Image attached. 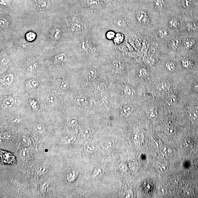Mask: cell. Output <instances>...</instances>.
I'll list each match as a JSON object with an SVG mask.
<instances>
[{"label": "cell", "mask_w": 198, "mask_h": 198, "mask_svg": "<svg viewBox=\"0 0 198 198\" xmlns=\"http://www.w3.org/2000/svg\"><path fill=\"white\" fill-rule=\"evenodd\" d=\"M41 21L24 14L18 18L10 40L5 44L9 53L42 52Z\"/></svg>", "instance_id": "obj_1"}, {"label": "cell", "mask_w": 198, "mask_h": 198, "mask_svg": "<svg viewBox=\"0 0 198 198\" xmlns=\"http://www.w3.org/2000/svg\"><path fill=\"white\" fill-rule=\"evenodd\" d=\"M41 23L42 52H50L69 45L71 39L59 12L42 20Z\"/></svg>", "instance_id": "obj_2"}, {"label": "cell", "mask_w": 198, "mask_h": 198, "mask_svg": "<svg viewBox=\"0 0 198 198\" xmlns=\"http://www.w3.org/2000/svg\"><path fill=\"white\" fill-rule=\"evenodd\" d=\"M59 13L66 23L71 40L84 35L85 24L83 16L75 12L60 10Z\"/></svg>", "instance_id": "obj_3"}, {"label": "cell", "mask_w": 198, "mask_h": 198, "mask_svg": "<svg viewBox=\"0 0 198 198\" xmlns=\"http://www.w3.org/2000/svg\"><path fill=\"white\" fill-rule=\"evenodd\" d=\"M0 13V45H2L10 40L20 17L6 12Z\"/></svg>", "instance_id": "obj_4"}, {"label": "cell", "mask_w": 198, "mask_h": 198, "mask_svg": "<svg viewBox=\"0 0 198 198\" xmlns=\"http://www.w3.org/2000/svg\"><path fill=\"white\" fill-rule=\"evenodd\" d=\"M25 66L27 70L29 72H35L38 69V61L35 57H30L26 62Z\"/></svg>", "instance_id": "obj_5"}, {"label": "cell", "mask_w": 198, "mask_h": 198, "mask_svg": "<svg viewBox=\"0 0 198 198\" xmlns=\"http://www.w3.org/2000/svg\"><path fill=\"white\" fill-rule=\"evenodd\" d=\"M137 21L142 25H145L148 22L149 16L145 11L141 10L138 12L136 15Z\"/></svg>", "instance_id": "obj_6"}, {"label": "cell", "mask_w": 198, "mask_h": 198, "mask_svg": "<svg viewBox=\"0 0 198 198\" xmlns=\"http://www.w3.org/2000/svg\"><path fill=\"white\" fill-rule=\"evenodd\" d=\"M113 22L118 27L123 29L127 27L128 25L127 20L122 17L116 18L113 20Z\"/></svg>", "instance_id": "obj_7"}, {"label": "cell", "mask_w": 198, "mask_h": 198, "mask_svg": "<svg viewBox=\"0 0 198 198\" xmlns=\"http://www.w3.org/2000/svg\"><path fill=\"white\" fill-rule=\"evenodd\" d=\"M134 109V107L130 104H127L123 107L122 109L121 113L123 116L127 117L132 113Z\"/></svg>", "instance_id": "obj_8"}, {"label": "cell", "mask_w": 198, "mask_h": 198, "mask_svg": "<svg viewBox=\"0 0 198 198\" xmlns=\"http://www.w3.org/2000/svg\"><path fill=\"white\" fill-rule=\"evenodd\" d=\"M85 78L89 81L94 80L97 76V72L96 70L93 68L88 69L85 72Z\"/></svg>", "instance_id": "obj_9"}, {"label": "cell", "mask_w": 198, "mask_h": 198, "mask_svg": "<svg viewBox=\"0 0 198 198\" xmlns=\"http://www.w3.org/2000/svg\"><path fill=\"white\" fill-rule=\"evenodd\" d=\"M171 85L169 82H162L158 84L157 87V90L160 92L168 91L170 89Z\"/></svg>", "instance_id": "obj_10"}, {"label": "cell", "mask_w": 198, "mask_h": 198, "mask_svg": "<svg viewBox=\"0 0 198 198\" xmlns=\"http://www.w3.org/2000/svg\"><path fill=\"white\" fill-rule=\"evenodd\" d=\"M180 40L178 39H171L168 42V47L172 50H177L180 46Z\"/></svg>", "instance_id": "obj_11"}, {"label": "cell", "mask_w": 198, "mask_h": 198, "mask_svg": "<svg viewBox=\"0 0 198 198\" xmlns=\"http://www.w3.org/2000/svg\"><path fill=\"white\" fill-rule=\"evenodd\" d=\"M76 137L72 135H68L63 137L61 139L62 143L65 145L71 144L75 141Z\"/></svg>", "instance_id": "obj_12"}, {"label": "cell", "mask_w": 198, "mask_h": 198, "mask_svg": "<svg viewBox=\"0 0 198 198\" xmlns=\"http://www.w3.org/2000/svg\"><path fill=\"white\" fill-rule=\"evenodd\" d=\"M146 114L147 117L151 119H155L157 116V110L154 107L148 109L146 111Z\"/></svg>", "instance_id": "obj_13"}, {"label": "cell", "mask_w": 198, "mask_h": 198, "mask_svg": "<svg viewBox=\"0 0 198 198\" xmlns=\"http://www.w3.org/2000/svg\"><path fill=\"white\" fill-rule=\"evenodd\" d=\"M169 27L172 29H177L180 26V22L176 18H172L169 21Z\"/></svg>", "instance_id": "obj_14"}, {"label": "cell", "mask_w": 198, "mask_h": 198, "mask_svg": "<svg viewBox=\"0 0 198 198\" xmlns=\"http://www.w3.org/2000/svg\"><path fill=\"white\" fill-rule=\"evenodd\" d=\"M154 5L157 10H162L165 9V4L164 0H154Z\"/></svg>", "instance_id": "obj_15"}, {"label": "cell", "mask_w": 198, "mask_h": 198, "mask_svg": "<svg viewBox=\"0 0 198 198\" xmlns=\"http://www.w3.org/2000/svg\"><path fill=\"white\" fill-rule=\"evenodd\" d=\"M78 172L76 170L72 171L67 175V180L69 182H73L78 177Z\"/></svg>", "instance_id": "obj_16"}, {"label": "cell", "mask_w": 198, "mask_h": 198, "mask_svg": "<svg viewBox=\"0 0 198 198\" xmlns=\"http://www.w3.org/2000/svg\"><path fill=\"white\" fill-rule=\"evenodd\" d=\"M76 101L78 105L81 107H84L87 105L89 102L87 99L83 96H79L76 99Z\"/></svg>", "instance_id": "obj_17"}, {"label": "cell", "mask_w": 198, "mask_h": 198, "mask_svg": "<svg viewBox=\"0 0 198 198\" xmlns=\"http://www.w3.org/2000/svg\"><path fill=\"white\" fill-rule=\"evenodd\" d=\"M20 142L22 146L24 147H28L31 145V142L30 139L28 137L24 136H21L20 138Z\"/></svg>", "instance_id": "obj_18"}, {"label": "cell", "mask_w": 198, "mask_h": 198, "mask_svg": "<svg viewBox=\"0 0 198 198\" xmlns=\"http://www.w3.org/2000/svg\"><path fill=\"white\" fill-rule=\"evenodd\" d=\"M124 39V35L122 33H116L115 39L113 40L116 44L120 45L123 42Z\"/></svg>", "instance_id": "obj_19"}, {"label": "cell", "mask_w": 198, "mask_h": 198, "mask_svg": "<svg viewBox=\"0 0 198 198\" xmlns=\"http://www.w3.org/2000/svg\"><path fill=\"white\" fill-rule=\"evenodd\" d=\"M177 102V97L173 95H170L166 98L165 102L168 105L171 106L175 105Z\"/></svg>", "instance_id": "obj_20"}, {"label": "cell", "mask_w": 198, "mask_h": 198, "mask_svg": "<svg viewBox=\"0 0 198 198\" xmlns=\"http://www.w3.org/2000/svg\"><path fill=\"white\" fill-rule=\"evenodd\" d=\"M186 27L188 32H194L198 29L197 24L193 22H188L186 25Z\"/></svg>", "instance_id": "obj_21"}, {"label": "cell", "mask_w": 198, "mask_h": 198, "mask_svg": "<svg viewBox=\"0 0 198 198\" xmlns=\"http://www.w3.org/2000/svg\"><path fill=\"white\" fill-rule=\"evenodd\" d=\"M189 117L193 123L197 122L198 121V111L196 110L191 111L189 113Z\"/></svg>", "instance_id": "obj_22"}, {"label": "cell", "mask_w": 198, "mask_h": 198, "mask_svg": "<svg viewBox=\"0 0 198 198\" xmlns=\"http://www.w3.org/2000/svg\"><path fill=\"white\" fill-rule=\"evenodd\" d=\"M196 42L195 39H188L184 41V45L186 49H190L196 43Z\"/></svg>", "instance_id": "obj_23"}, {"label": "cell", "mask_w": 198, "mask_h": 198, "mask_svg": "<svg viewBox=\"0 0 198 198\" xmlns=\"http://www.w3.org/2000/svg\"><path fill=\"white\" fill-rule=\"evenodd\" d=\"M91 131L89 128H85L82 130L79 134L80 137L82 139H86L90 135Z\"/></svg>", "instance_id": "obj_24"}, {"label": "cell", "mask_w": 198, "mask_h": 198, "mask_svg": "<svg viewBox=\"0 0 198 198\" xmlns=\"http://www.w3.org/2000/svg\"><path fill=\"white\" fill-rule=\"evenodd\" d=\"M13 74L11 73H9L6 74L4 77L3 82L6 85H9L13 81Z\"/></svg>", "instance_id": "obj_25"}, {"label": "cell", "mask_w": 198, "mask_h": 198, "mask_svg": "<svg viewBox=\"0 0 198 198\" xmlns=\"http://www.w3.org/2000/svg\"><path fill=\"white\" fill-rule=\"evenodd\" d=\"M47 102L51 105H55L57 103V99L55 96L53 94L49 95L46 98Z\"/></svg>", "instance_id": "obj_26"}, {"label": "cell", "mask_w": 198, "mask_h": 198, "mask_svg": "<svg viewBox=\"0 0 198 198\" xmlns=\"http://www.w3.org/2000/svg\"><path fill=\"white\" fill-rule=\"evenodd\" d=\"M58 86L62 90H66L69 88V85L67 82L64 80H60L58 83Z\"/></svg>", "instance_id": "obj_27"}, {"label": "cell", "mask_w": 198, "mask_h": 198, "mask_svg": "<svg viewBox=\"0 0 198 198\" xmlns=\"http://www.w3.org/2000/svg\"><path fill=\"white\" fill-rule=\"evenodd\" d=\"M160 152L163 156H168L171 153V150L169 146L165 145L161 147Z\"/></svg>", "instance_id": "obj_28"}, {"label": "cell", "mask_w": 198, "mask_h": 198, "mask_svg": "<svg viewBox=\"0 0 198 198\" xmlns=\"http://www.w3.org/2000/svg\"><path fill=\"white\" fill-rule=\"evenodd\" d=\"M35 130L40 135H43L45 132V128L44 126L41 124L37 125L35 127Z\"/></svg>", "instance_id": "obj_29"}, {"label": "cell", "mask_w": 198, "mask_h": 198, "mask_svg": "<svg viewBox=\"0 0 198 198\" xmlns=\"http://www.w3.org/2000/svg\"><path fill=\"white\" fill-rule=\"evenodd\" d=\"M28 156H29V152L27 149H23L20 152V157L22 160H25L27 159Z\"/></svg>", "instance_id": "obj_30"}, {"label": "cell", "mask_w": 198, "mask_h": 198, "mask_svg": "<svg viewBox=\"0 0 198 198\" xmlns=\"http://www.w3.org/2000/svg\"><path fill=\"white\" fill-rule=\"evenodd\" d=\"M158 35L161 38H164L169 35V32L167 30L165 29H160L158 31Z\"/></svg>", "instance_id": "obj_31"}, {"label": "cell", "mask_w": 198, "mask_h": 198, "mask_svg": "<svg viewBox=\"0 0 198 198\" xmlns=\"http://www.w3.org/2000/svg\"><path fill=\"white\" fill-rule=\"evenodd\" d=\"M94 145L91 142H87L85 145V151L88 153L92 152L94 150Z\"/></svg>", "instance_id": "obj_32"}, {"label": "cell", "mask_w": 198, "mask_h": 198, "mask_svg": "<svg viewBox=\"0 0 198 198\" xmlns=\"http://www.w3.org/2000/svg\"><path fill=\"white\" fill-rule=\"evenodd\" d=\"M112 64L113 67L117 70H121L122 69L123 67V64L122 62L119 60L113 61Z\"/></svg>", "instance_id": "obj_33"}, {"label": "cell", "mask_w": 198, "mask_h": 198, "mask_svg": "<svg viewBox=\"0 0 198 198\" xmlns=\"http://www.w3.org/2000/svg\"><path fill=\"white\" fill-rule=\"evenodd\" d=\"M124 92L125 94L128 97H131L133 96L134 91L129 86H127L124 88Z\"/></svg>", "instance_id": "obj_34"}, {"label": "cell", "mask_w": 198, "mask_h": 198, "mask_svg": "<svg viewBox=\"0 0 198 198\" xmlns=\"http://www.w3.org/2000/svg\"><path fill=\"white\" fill-rule=\"evenodd\" d=\"M175 68V64L173 62L169 61L165 64V68L169 71H172Z\"/></svg>", "instance_id": "obj_35"}, {"label": "cell", "mask_w": 198, "mask_h": 198, "mask_svg": "<svg viewBox=\"0 0 198 198\" xmlns=\"http://www.w3.org/2000/svg\"><path fill=\"white\" fill-rule=\"evenodd\" d=\"M4 105L7 107H10L14 105V101L12 98L9 97L5 99L3 102Z\"/></svg>", "instance_id": "obj_36"}, {"label": "cell", "mask_w": 198, "mask_h": 198, "mask_svg": "<svg viewBox=\"0 0 198 198\" xmlns=\"http://www.w3.org/2000/svg\"><path fill=\"white\" fill-rule=\"evenodd\" d=\"M113 143L111 141H105L101 143V147L104 150H107L112 147Z\"/></svg>", "instance_id": "obj_37"}, {"label": "cell", "mask_w": 198, "mask_h": 198, "mask_svg": "<svg viewBox=\"0 0 198 198\" xmlns=\"http://www.w3.org/2000/svg\"><path fill=\"white\" fill-rule=\"evenodd\" d=\"M182 65L185 68H190L193 66V63L190 60L184 59L182 61Z\"/></svg>", "instance_id": "obj_38"}, {"label": "cell", "mask_w": 198, "mask_h": 198, "mask_svg": "<svg viewBox=\"0 0 198 198\" xmlns=\"http://www.w3.org/2000/svg\"><path fill=\"white\" fill-rule=\"evenodd\" d=\"M192 0H182V4L183 7L185 9H188L191 6Z\"/></svg>", "instance_id": "obj_39"}, {"label": "cell", "mask_w": 198, "mask_h": 198, "mask_svg": "<svg viewBox=\"0 0 198 198\" xmlns=\"http://www.w3.org/2000/svg\"><path fill=\"white\" fill-rule=\"evenodd\" d=\"M168 169L167 166L165 165H161L157 167V170L160 173H164L167 171Z\"/></svg>", "instance_id": "obj_40"}, {"label": "cell", "mask_w": 198, "mask_h": 198, "mask_svg": "<svg viewBox=\"0 0 198 198\" xmlns=\"http://www.w3.org/2000/svg\"><path fill=\"white\" fill-rule=\"evenodd\" d=\"M116 34V33H115L114 31H109L107 32L106 36L108 40H113L115 39Z\"/></svg>", "instance_id": "obj_41"}, {"label": "cell", "mask_w": 198, "mask_h": 198, "mask_svg": "<svg viewBox=\"0 0 198 198\" xmlns=\"http://www.w3.org/2000/svg\"><path fill=\"white\" fill-rule=\"evenodd\" d=\"M68 123L69 125L73 126H75L77 124L78 120L75 117H71L69 119Z\"/></svg>", "instance_id": "obj_42"}, {"label": "cell", "mask_w": 198, "mask_h": 198, "mask_svg": "<svg viewBox=\"0 0 198 198\" xmlns=\"http://www.w3.org/2000/svg\"><path fill=\"white\" fill-rule=\"evenodd\" d=\"M132 139L135 142H139L141 138V135L140 134L138 133H136L134 134L132 137Z\"/></svg>", "instance_id": "obj_43"}, {"label": "cell", "mask_w": 198, "mask_h": 198, "mask_svg": "<svg viewBox=\"0 0 198 198\" xmlns=\"http://www.w3.org/2000/svg\"><path fill=\"white\" fill-rule=\"evenodd\" d=\"M157 188L158 193L160 194L161 195H164L166 193V188H165L162 186L161 185L160 186L158 187Z\"/></svg>", "instance_id": "obj_44"}, {"label": "cell", "mask_w": 198, "mask_h": 198, "mask_svg": "<svg viewBox=\"0 0 198 198\" xmlns=\"http://www.w3.org/2000/svg\"><path fill=\"white\" fill-rule=\"evenodd\" d=\"M87 3L91 6H97L99 3L98 0H87Z\"/></svg>", "instance_id": "obj_45"}, {"label": "cell", "mask_w": 198, "mask_h": 198, "mask_svg": "<svg viewBox=\"0 0 198 198\" xmlns=\"http://www.w3.org/2000/svg\"><path fill=\"white\" fill-rule=\"evenodd\" d=\"M29 84L31 87L32 88H36L38 85L37 81L34 79L31 80L30 81Z\"/></svg>", "instance_id": "obj_46"}, {"label": "cell", "mask_w": 198, "mask_h": 198, "mask_svg": "<svg viewBox=\"0 0 198 198\" xmlns=\"http://www.w3.org/2000/svg\"><path fill=\"white\" fill-rule=\"evenodd\" d=\"M46 171V167L43 165H42L41 166L39 167L38 169V171L40 173H44Z\"/></svg>", "instance_id": "obj_47"}, {"label": "cell", "mask_w": 198, "mask_h": 198, "mask_svg": "<svg viewBox=\"0 0 198 198\" xmlns=\"http://www.w3.org/2000/svg\"><path fill=\"white\" fill-rule=\"evenodd\" d=\"M133 197V194L132 190H131L127 191L124 196V197L126 198H132Z\"/></svg>", "instance_id": "obj_48"}, {"label": "cell", "mask_w": 198, "mask_h": 198, "mask_svg": "<svg viewBox=\"0 0 198 198\" xmlns=\"http://www.w3.org/2000/svg\"><path fill=\"white\" fill-rule=\"evenodd\" d=\"M154 146L157 148H161L162 146V142L161 140H155L154 143Z\"/></svg>", "instance_id": "obj_49"}, {"label": "cell", "mask_w": 198, "mask_h": 198, "mask_svg": "<svg viewBox=\"0 0 198 198\" xmlns=\"http://www.w3.org/2000/svg\"><path fill=\"white\" fill-rule=\"evenodd\" d=\"M147 74V70L144 68H141L139 70V74L141 76H144Z\"/></svg>", "instance_id": "obj_50"}, {"label": "cell", "mask_w": 198, "mask_h": 198, "mask_svg": "<svg viewBox=\"0 0 198 198\" xmlns=\"http://www.w3.org/2000/svg\"><path fill=\"white\" fill-rule=\"evenodd\" d=\"M30 105L32 108L34 109H36L38 108V106L37 104V102L36 101H35V100H32L30 102Z\"/></svg>", "instance_id": "obj_51"}, {"label": "cell", "mask_w": 198, "mask_h": 198, "mask_svg": "<svg viewBox=\"0 0 198 198\" xmlns=\"http://www.w3.org/2000/svg\"><path fill=\"white\" fill-rule=\"evenodd\" d=\"M119 169L121 171L125 172L127 170V167L126 165H125L124 164H121L119 166Z\"/></svg>", "instance_id": "obj_52"}, {"label": "cell", "mask_w": 198, "mask_h": 198, "mask_svg": "<svg viewBox=\"0 0 198 198\" xmlns=\"http://www.w3.org/2000/svg\"><path fill=\"white\" fill-rule=\"evenodd\" d=\"M97 90L99 92H103L104 91V89H103V86L102 85H98V86L97 87Z\"/></svg>", "instance_id": "obj_53"}, {"label": "cell", "mask_w": 198, "mask_h": 198, "mask_svg": "<svg viewBox=\"0 0 198 198\" xmlns=\"http://www.w3.org/2000/svg\"><path fill=\"white\" fill-rule=\"evenodd\" d=\"M43 190H44V192H46L47 190L48 189V185H47V184H43Z\"/></svg>", "instance_id": "obj_54"}, {"label": "cell", "mask_w": 198, "mask_h": 198, "mask_svg": "<svg viewBox=\"0 0 198 198\" xmlns=\"http://www.w3.org/2000/svg\"><path fill=\"white\" fill-rule=\"evenodd\" d=\"M193 89L197 92H198V83H197L193 86Z\"/></svg>", "instance_id": "obj_55"}, {"label": "cell", "mask_w": 198, "mask_h": 198, "mask_svg": "<svg viewBox=\"0 0 198 198\" xmlns=\"http://www.w3.org/2000/svg\"><path fill=\"white\" fill-rule=\"evenodd\" d=\"M101 173V169H99L98 172H97H97L95 171L94 173V175H93V177H96V175H98L99 174V173Z\"/></svg>", "instance_id": "obj_56"}]
</instances>
